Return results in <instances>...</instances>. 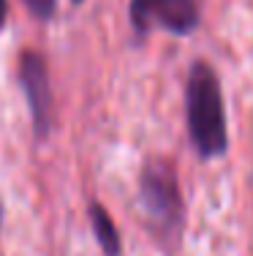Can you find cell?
Returning a JSON list of instances; mask_svg holds the SVG:
<instances>
[{"mask_svg": "<svg viewBox=\"0 0 253 256\" xmlns=\"http://www.w3.org/2000/svg\"><path fill=\"white\" fill-rule=\"evenodd\" d=\"M188 128L194 148L202 158H218L229 148L226 134V112H224V93H221L218 74L207 63H194L188 74Z\"/></svg>", "mask_w": 253, "mask_h": 256, "instance_id": "6da1fadb", "label": "cell"}, {"mask_svg": "<svg viewBox=\"0 0 253 256\" xmlns=\"http://www.w3.org/2000/svg\"><path fill=\"white\" fill-rule=\"evenodd\" d=\"M139 202L150 218L164 232H177L183 221V199H180L177 174L166 161H150L139 178Z\"/></svg>", "mask_w": 253, "mask_h": 256, "instance_id": "7a4b0ae2", "label": "cell"}, {"mask_svg": "<svg viewBox=\"0 0 253 256\" xmlns=\"http://www.w3.org/2000/svg\"><path fill=\"white\" fill-rule=\"evenodd\" d=\"M131 25L139 33H147L153 25L169 33H191L199 28L196 0H131Z\"/></svg>", "mask_w": 253, "mask_h": 256, "instance_id": "3957f363", "label": "cell"}, {"mask_svg": "<svg viewBox=\"0 0 253 256\" xmlns=\"http://www.w3.org/2000/svg\"><path fill=\"white\" fill-rule=\"evenodd\" d=\"M19 82H22V93H25L27 106H30L35 134L46 136L52 128V88H49V74H46V66L41 60V54L22 52Z\"/></svg>", "mask_w": 253, "mask_h": 256, "instance_id": "277c9868", "label": "cell"}, {"mask_svg": "<svg viewBox=\"0 0 253 256\" xmlns=\"http://www.w3.org/2000/svg\"><path fill=\"white\" fill-rule=\"evenodd\" d=\"M90 226H93V234L98 240L101 251L106 256H120L123 254V246H120V232L114 226V221L109 218V212L104 210L98 202L90 204Z\"/></svg>", "mask_w": 253, "mask_h": 256, "instance_id": "5b68a950", "label": "cell"}, {"mask_svg": "<svg viewBox=\"0 0 253 256\" xmlns=\"http://www.w3.org/2000/svg\"><path fill=\"white\" fill-rule=\"evenodd\" d=\"M25 6L38 16V20H49V16L55 14V0H25Z\"/></svg>", "mask_w": 253, "mask_h": 256, "instance_id": "8992f818", "label": "cell"}, {"mask_svg": "<svg viewBox=\"0 0 253 256\" xmlns=\"http://www.w3.org/2000/svg\"><path fill=\"white\" fill-rule=\"evenodd\" d=\"M5 22V0H0V28H3Z\"/></svg>", "mask_w": 253, "mask_h": 256, "instance_id": "52a82bcc", "label": "cell"}, {"mask_svg": "<svg viewBox=\"0 0 253 256\" xmlns=\"http://www.w3.org/2000/svg\"><path fill=\"white\" fill-rule=\"evenodd\" d=\"M74 3H82V0H74Z\"/></svg>", "mask_w": 253, "mask_h": 256, "instance_id": "ba28073f", "label": "cell"}]
</instances>
